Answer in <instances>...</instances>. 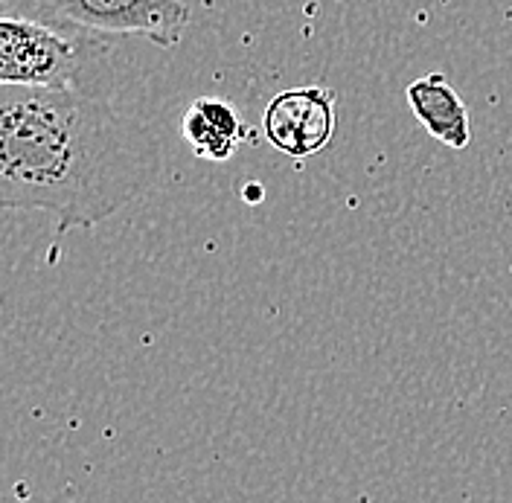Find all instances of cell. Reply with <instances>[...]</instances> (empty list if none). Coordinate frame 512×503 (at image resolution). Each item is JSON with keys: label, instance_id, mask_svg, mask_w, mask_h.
Here are the masks:
<instances>
[{"label": "cell", "instance_id": "obj_5", "mask_svg": "<svg viewBox=\"0 0 512 503\" xmlns=\"http://www.w3.org/2000/svg\"><path fill=\"white\" fill-rule=\"evenodd\" d=\"M408 105L422 128L443 146L463 152L472 143L469 108L443 73H428L408 85Z\"/></svg>", "mask_w": 512, "mask_h": 503}, {"label": "cell", "instance_id": "obj_2", "mask_svg": "<svg viewBox=\"0 0 512 503\" xmlns=\"http://www.w3.org/2000/svg\"><path fill=\"white\" fill-rule=\"evenodd\" d=\"M0 82L41 91H79L108 99L114 85L108 35L0 18Z\"/></svg>", "mask_w": 512, "mask_h": 503}, {"label": "cell", "instance_id": "obj_3", "mask_svg": "<svg viewBox=\"0 0 512 503\" xmlns=\"http://www.w3.org/2000/svg\"><path fill=\"white\" fill-rule=\"evenodd\" d=\"M18 18L99 35H143L158 47H175L190 24V6L184 0H27Z\"/></svg>", "mask_w": 512, "mask_h": 503}, {"label": "cell", "instance_id": "obj_1", "mask_svg": "<svg viewBox=\"0 0 512 503\" xmlns=\"http://www.w3.org/2000/svg\"><path fill=\"white\" fill-rule=\"evenodd\" d=\"M166 175L158 131L79 91L0 88V204L56 219L53 256L67 230L96 227Z\"/></svg>", "mask_w": 512, "mask_h": 503}, {"label": "cell", "instance_id": "obj_6", "mask_svg": "<svg viewBox=\"0 0 512 503\" xmlns=\"http://www.w3.org/2000/svg\"><path fill=\"white\" fill-rule=\"evenodd\" d=\"M245 131L248 128L242 126L239 111L230 102L213 99V96L195 99L181 123L184 140L195 149L198 158L207 160L233 158L239 143L245 140Z\"/></svg>", "mask_w": 512, "mask_h": 503}, {"label": "cell", "instance_id": "obj_4", "mask_svg": "<svg viewBox=\"0 0 512 503\" xmlns=\"http://www.w3.org/2000/svg\"><path fill=\"white\" fill-rule=\"evenodd\" d=\"M335 94L323 85L280 91L268 102L262 131L274 149L288 158H312L335 137Z\"/></svg>", "mask_w": 512, "mask_h": 503}]
</instances>
